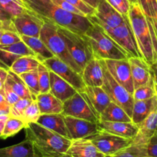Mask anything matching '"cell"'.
<instances>
[{
  "label": "cell",
  "instance_id": "obj_51",
  "mask_svg": "<svg viewBox=\"0 0 157 157\" xmlns=\"http://www.w3.org/2000/svg\"><path fill=\"white\" fill-rule=\"evenodd\" d=\"M0 108H10V106L8 104L6 99H5L2 89L0 90Z\"/></svg>",
  "mask_w": 157,
  "mask_h": 157
},
{
  "label": "cell",
  "instance_id": "obj_21",
  "mask_svg": "<svg viewBox=\"0 0 157 157\" xmlns=\"http://www.w3.org/2000/svg\"><path fill=\"white\" fill-rule=\"evenodd\" d=\"M84 92L86 94L90 105L99 118V115H101V112L111 102L108 95L106 93L102 87H98V86H86Z\"/></svg>",
  "mask_w": 157,
  "mask_h": 157
},
{
  "label": "cell",
  "instance_id": "obj_16",
  "mask_svg": "<svg viewBox=\"0 0 157 157\" xmlns=\"http://www.w3.org/2000/svg\"><path fill=\"white\" fill-rule=\"evenodd\" d=\"M35 55L22 41L10 46H0V67L9 70L15 60L22 56Z\"/></svg>",
  "mask_w": 157,
  "mask_h": 157
},
{
  "label": "cell",
  "instance_id": "obj_48",
  "mask_svg": "<svg viewBox=\"0 0 157 157\" xmlns=\"http://www.w3.org/2000/svg\"><path fill=\"white\" fill-rule=\"evenodd\" d=\"M8 71L9 70H6L3 68L0 67V90L2 89L5 83H6V78H7L8 75Z\"/></svg>",
  "mask_w": 157,
  "mask_h": 157
},
{
  "label": "cell",
  "instance_id": "obj_19",
  "mask_svg": "<svg viewBox=\"0 0 157 157\" xmlns=\"http://www.w3.org/2000/svg\"><path fill=\"white\" fill-rule=\"evenodd\" d=\"M69 157H105L88 139L71 140L67 152Z\"/></svg>",
  "mask_w": 157,
  "mask_h": 157
},
{
  "label": "cell",
  "instance_id": "obj_42",
  "mask_svg": "<svg viewBox=\"0 0 157 157\" xmlns=\"http://www.w3.org/2000/svg\"><path fill=\"white\" fill-rule=\"evenodd\" d=\"M66 2L70 3L73 6H75L77 9L80 11L84 16L90 17L94 15L95 9L90 7V6L84 3L82 0H65Z\"/></svg>",
  "mask_w": 157,
  "mask_h": 157
},
{
  "label": "cell",
  "instance_id": "obj_6",
  "mask_svg": "<svg viewBox=\"0 0 157 157\" xmlns=\"http://www.w3.org/2000/svg\"><path fill=\"white\" fill-rule=\"evenodd\" d=\"M57 27L58 33L64 40L69 54L82 73L87 63L94 58L90 43L84 35L75 33L61 26H57Z\"/></svg>",
  "mask_w": 157,
  "mask_h": 157
},
{
  "label": "cell",
  "instance_id": "obj_4",
  "mask_svg": "<svg viewBox=\"0 0 157 157\" xmlns=\"http://www.w3.org/2000/svg\"><path fill=\"white\" fill-rule=\"evenodd\" d=\"M92 26L84 34L92 49L94 57L98 59H127V52L117 44L101 26L90 20Z\"/></svg>",
  "mask_w": 157,
  "mask_h": 157
},
{
  "label": "cell",
  "instance_id": "obj_9",
  "mask_svg": "<svg viewBox=\"0 0 157 157\" xmlns=\"http://www.w3.org/2000/svg\"><path fill=\"white\" fill-rule=\"evenodd\" d=\"M96 146L100 152L106 156H111L119 151L130 146L133 139L123 138L104 131L100 130L87 137Z\"/></svg>",
  "mask_w": 157,
  "mask_h": 157
},
{
  "label": "cell",
  "instance_id": "obj_18",
  "mask_svg": "<svg viewBox=\"0 0 157 157\" xmlns=\"http://www.w3.org/2000/svg\"><path fill=\"white\" fill-rule=\"evenodd\" d=\"M98 125L100 130L128 139H133L139 132L138 126L134 124L133 122L124 123V122L99 121Z\"/></svg>",
  "mask_w": 157,
  "mask_h": 157
},
{
  "label": "cell",
  "instance_id": "obj_20",
  "mask_svg": "<svg viewBox=\"0 0 157 157\" xmlns=\"http://www.w3.org/2000/svg\"><path fill=\"white\" fill-rule=\"evenodd\" d=\"M81 76L86 86L101 87L104 81V72L100 59L95 57L91 58L83 69Z\"/></svg>",
  "mask_w": 157,
  "mask_h": 157
},
{
  "label": "cell",
  "instance_id": "obj_33",
  "mask_svg": "<svg viewBox=\"0 0 157 157\" xmlns=\"http://www.w3.org/2000/svg\"><path fill=\"white\" fill-rule=\"evenodd\" d=\"M146 18L151 22L157 34V0H137Z\"/></svg>",
  "mask_w": 157,
  "mask_h": 157
},
{
  "label": "cell",
  "instance_id": "obj_32",
  "mask_svg": "<svg viewBox=\"0 0 157 157\" xmlns=\"http://www.w3.org/2000/svg\"><path fill=\"white\" fill-rule=\"evenodd\" d=\"M147 155V143L133 139L131 144L110 157H145Z\"/></svg>",
  "mask_w": 157,
  "mask_h": 157
},
{
  "label": "cell",
  "instance_id": "obj_39",
  "mask_svg": "<svg viewBox=\"0 0 157 157\" xmlns=\"http://www.w3.org/2000/svg\"><path fill=\"white\" fill-rule=\"evenodd\" d=\"M38 83L40 93L50 92V70L42 63H40L38 67Z\"/></svg>",
  "mask_w": 157,
  "mask_h": 157
},
{
  "label": "cell",
  "instance_id": "obj_41",
  "mask_svg": "<svg viewBox=\"0 0 157 157\" xmlns=\"http://www.w3.org/2000/svg\"><path fill=\"white\" fill-rule=\"evenodd\" d=\"M21 41L20 35L14 31H4L0 38V46H10Z\"/></svg>",
  "mask_w": 157,
  "mask_h": 157
},
{
  "label": "cell",
  "instance_id": "obj_27",
  "mask_svg": "<svg viewBox=\"0 0 157 157\" xmlns=\"http://www.w3.org/2000/svg\"><path fill=\"white\" fill-rule=\"evenodd\" d=\"M138 127L139 132L133 139L147 143L149 139L157 132V109L138 125Z\"/></svg>",
  "mask_w": 157,
  "mask_h": 157
},
{
  "label": "cell",
  "instance_id": "obj_17",
  "mask_svg": "<svg viewBox=\"0 0 157 157\" xmlns=\"http://www.w3.org/2000/svg\"><path fill=\"white\" fill-rule=\"evenodd\" d=\"M134 90L147 84L153 78L150 66L140 57L128 58Z\"/></svg>",
  "mask_w": 157,
  "mask_h": 157
},
{
  "label": "cell",
  "instance_id": "obj_57",
  "mask_svg": "<svg viewBox=\"0 0 157 157\" xmlns=\"http://www.w3.org/2000/svg\"><path fill=\"white\" fill-rule=\"evenodd\" d=\"M105 157H110V156H105Z\"/></svg>",
  "mask_w": 157,
  "mask_h": 157
},
{
  "label": "cell",
  "instance_id": "obj_50",
  "mask_svg": "<svg viewBox=\"0 0 157 157\" xmlns=\"http://www.w3.org/2000/svg\"><path fill=\"white\" fill-rule=\"evenodd\" d=\"M0 30L14 31V32H15L13 26H12V21L9 22H2L0 21Z\"/></svg>",
  "mask_w": 157,
  "mask_h": 157
},
{
  "label": "cell",
  "instance_id": "obj_2",
  "mask_svg": "<svg viewBox=\"0 0 157 157\" xmlns=\"http://www.w3.org/2000/svg\"><path fill=\"white\" fill-rule=\"evenodd\" d=\"M129 22L142 58L151 66L157 59V34L137 3L130 4Z\"/></svg>",
  "mask_w": 157,
  "mask_h": 157
},
{
  "label": "cell",
  "instance_id": "obj_47",
  "mask_svg": "<svg viewBox=\"0 0 157 157\" xmlns=\"http://www.w3.org/2000/svg\"><path fill=\"white\" fill-rule=\"evenodd\" d=\"M12 15H9L7 12L2 9L1 6H0V21L2 22H9L12 21Z\"/></svg>",
  "mask_w": 157,
  "mask_h": 157
},
{
  "label": "cell",
  "instance_id": "obj_45",
  "mask_svg": "<svg viewBox=\"0 0 157 157\" xmlns=\"http://www.w3.org/2000/svg\"><path fill=\"white\" fill-rule=\"evenodd\" d=\"M147 155L148 157H157V132L148 139L147 143Z\"/></svg>",
  "mask_w": 157,
  "mask_h": 157
},
{
  "label": "cell",
  "instance_id": "obj_34",
  "mask_svg": "<svg viewBox=\"0 0 157 157\" xmlns=\"http://www.w3.org/2000/svg\"><path fill=\"white\" fill-rule=\"evenodd\" d=\"M26 126L25 123L20 118L9 116L5 123L1 139H6L9 137H12L18 133L20 130L25 129Z\"/></svg>",
  "mask_w": 157,
  "mask_h": 157
},
{
  "label": "cell",
  "instance_id": "obj_8",
  "mask_svg": "<svg viewBox=\"0 0 157 157\" xmlns=\"http://www.w3.org/2000/svg\"><path fill=\"white\" fill-rule=\"evenodd\" d=\"M102 28L106 33L127 52L129 58L130 57L142 58L135 37L133 35V31L130 27L127 15L126 16V22L124 25L115 28Z\"/></svg>",
  "mask_w": 157,
  "mask_h": 157
},
{
  "label": "cell",
  "instance_id": "obj_44",
  "mask_svg": "<svg viewBox=\"0 0 157 157\" xmlns=\"http://www.w3.org/2000/svg\"><path fill=\"white\" fill-rule=\"evenodd\" d=\"M2 92L6 102L10 106L15 104L17 101L20 99V97L16 93L14 92V91L11 89V87L8 85V83H5L4 86L2 88Z\"/></svg>",
  "mask_w": 157,
  "mask_h": 157
},
{
  "label": "cell",
  "instance_id": "obj_31",
  "mask_svg": "<svg viewBox=\"0 0 157 157\" xmlns=\"http://www.w3.org/2000/svg\"><path fill=\"white\" fill-rule=\"evenodd\" d=\"M6 83H8L11 89L16 93L20 99H36L32 96L31 92H29V89L26 85L25 84L24 81L20 78V76L17 74L14 73L12 71H8V75L6 78Z\"/></svg>",
  "mask_w": 157,
  "mask_h": 157
},
{
  "label": "cell",
  "instance_id": "obj_54",
  "mask_svg": "<svg viewBox=\"0 0 157 157\" xmlns=\"http://www.w3.org/2000/svg\"><path fill=\"white\" fill-rule=\"evenodd\" d=\"M10 108H0V116H9Z\"/></svg>",
  "mask_w": 157,
  "mask_h": 157
},
{
  "label": "cell",
  "instance_id": "obj_26",
  "mask_svg": "<svg viewBox=\"0 0 157 157\" xmlns=\"http://www.w3.org/2000/svg\"><path fill=\"white\" fill-rule=\"evenodd\" d=\"M41 115L43 114H61L63 111V102L57 99L50 92L39 93L36 96Z\"/></svg>",
  "mask_w": 157,
  "mask_h": 157
},
{
  "label": "cell",
  "instance_id": "obj_10",
  "mask_svg": "<svg viewBox=\"0 0 157 157\" xmlns=\"http://www.w3.org/2000/svg\"><path fill=\"white\" fill-rule=\"evenodd\" d=\"M41 63L44 65L49 70L53 72L70 84L77 92H84L86 85L83 81L81 74L74 70L62 60L53 56L44 60Z\"/></svg>",
  "mask_w": 157,
  "mask_h": 157
},
{
  "label": "cell",
  "instance_id": "obj_29",
  "mask_svg": "<svg viewBox=\"0 0 157 157\" xmlns=\"http://www.w3.org/2000/svg\"><path fill=\"white\" fill-rule=\"evenodd\" d=\"M99 121L130 123L132 119L124 109L116 103L110 102V104L99 115Z\"/></svg>",
  "mask_w": 157,
  "mask_h": 157
},
{
  "label": "cell",
  "instance_id": "obj_37",
  "mask_svg": "<svg viewBox=\"0 0 157 157\" xmlns=\"http://www.w3.org/2000/svg\"><path fill=\"white\" fill-rule=\"evenodd\" d=\"M156 95H157V93L153 77L147 84L135 89L133 93V97L134 101H140V100L148 99Z\"/></svg>",
  "mask_w": 157,
  "mask_h": 157
},
{
  "label": "cell",
  "instance_id": "obj_35",
  "mask_svg": "<svg viewBox=\"0 0 157 157\" xmlns=\"http://www.w3.org/2000/svg\"><path fill=\"white\" fill-rule=\"evenodd\" d=\"M19 76L24 81L25 84L26 85L32 96L36 99L37 95L40 93L38 69L32 71V72H26V73L21 74Z\"/></svg>",
  "mask_w": 157,
  "mask_h": 157
},
{
  "label": "cell",
  "instance_id": "obj_43",
  "mask_svg": "<svg viewBox=\"0 0 157 157\" xmlns=\"http://www.w3.org/2000/svg\"><path fill=\"white\" fill-rule=\"evenodd\" d=\"M106 1L121 15H127L130 7L129 0H106Z\"/></svg>",
  "mask_w": 157,
  "mask_h": 157
},
{
  "label": "cell",
  "instance_id": "obj_46",
  "mask_svg": "<svg viewBox=\"0 0 157 157\" xmlns=\"http://www.w3.org/2000/svg\"><path fill=\"white\" fill-rule=\"evenodd\" d=\"M54 3H55L56 6H58V7H60L61 9H62L63 10L67 11V12H71V13L76 14V15H82L84 16L81 12H80L78 9H77L75 6H73L72 5H71L70 3L66 2L65 0H52Z\"/></svg>",
  "mask_w": 157,
  "mask_h": 157
},
{
  "label": "cell",
  "instance_id": "obj_7",
  "mask_svg": "<svg viewBox=\"0 0 157 157\" xmlns=\"http://www.w3.org/2000/svg\"><path fill=\"white\" fill-rule=\"evenodd\" d=\"M100 61L104 72V81L101 87L108 95L111 102L116 103L122 109H124V110L131 118L133 103H134L133 95L130 94L125 88L120 85L112 77L109 71L107 70L104 60L100 59Z\"/></svg>",
  "mask_w": 157,
  "mask_h": 157
},
{
  "label": "cell",
  "instance_id": "obj_49",
  "mask_svg": "<svg viewBox=\"0 0 157 157\" xmlns=\"http://www.w3.org/2000/svg\"><path fill=\"white\" fill-rule=\"evenodd\" d=\"M150 68H151L152 75H153V80H154L155 86H156V90L157 93V59L150 66Z\"/></svg>",
  "mask_w": 157,
  "mask_h": 157
},
{
  "label": "cell",
  "instance_id": "obj_24",
  "mask_svg": "<svg viewBox=\"0 0 157 157\" xmlns=\"http://www.w3.org/2000/svg\"><path fill=\"white\" fill-rule=\"evenodd\" d=\"M37 123L49 130L69 139L68 132L64 123V117L61 113L43 114L40 115Z\"/></svg>",
  "mask_w": 157,
  "mask_h": 157
},
{
  "label": "cell",
  "instance_id": "obj_38",
  "mask_svg": "<svg viewBox=\"0 0 157 157\" xmlns=\"http://www.w3.org/2000/svg\"><path fill=\"white\" fill-rule=\"evenodd\" d=\"M40 115H41V112H40L39 108H38V103H37L36 99H34L26 107L20 119L27 126L29 123H37Z\"/></svg>",
  "mask_w": 157,
  "mask_h": 157
},
{
  "label": "cell",
  "instance_id": "obj_56",
  "mask_svg": "<svg viewBox=\"0 0 157 157\" xmlns=\"http://www.w3.org/2000/svg\"><path fill=\"white\" fill-rule=\"evenodd\" d=\"M5 30H0V38H1V36H2V33H3V32H4Z\"/></svg>",
  "mask_w": 157,
  "mask_h": 157
},
{
  "label": "cell",
  "instance_id": "obj_53",
  "mask_svg": "<svg viewBox=\"0 0 157 157\" xmlns=\"http://www.w3.org/2000/svg\"><path fill=\"white\" fill-rule=\"evenodd\" d=\"M9 116H6V115H4V116H0V139H1L2 133L3 128H4L5 123H6V119L9 118Z\"/></svg>",
  "mask_w": 157,
  "mask_h": 157
},
{
  "label": "cell",
  "instance_id": "obj_1",
  "mask_svg": "<svg viewBox=\"0 0 157 157\" xmlns=\"http://www.w3.org/2000/svg\"><path fill=\"white\" fill-rule=\"evenodd\" d=\"M29 10L46 18L57 26L69 29L75 33L84 35L92 26L87 17L63 10L52 0H21Z\"/></svg>",
  "mask_w": 157,
  "mask_h": 157
},
{
  "label": "cell",
  "instance_id": "obj_5",
  "mask_svg": "<svg viewBox=\"0 0 157 157\" xmlns=\"http://www.w3.org/2000/svg\"><path fill=\"white\" fill-rule=\"evenodd\" d=\"M43 19H44V24L40 32V39L44 43L48 49L53 54L54 56L62 60L74 70L81 75V70L71 58L64 40L58 33L57 25L48 19L46 18Z\"/></svg>",
  "mask_w": 157,
  "mask_h": 157
},
{
  "label": "cell",
  "instance_id": "obj_30",
  "mask_svg": "<svg viewBox=\"0 0 157 157\" xmlns=\"http://www.w3.org/2000/svg\"><path fill=\"white\" fill-rule=\"evenodd\" d=\"M41 62L35 56H22L14 62L9 70L20 75L21 74L37 70Z\"/></svg>",
  "mask_w": 157,
  "mask_h": 157
},
{
  "label": "cell",
  "instance_id": "obj_12",
  "mask_svg": "<svg viewBox=\"0 0 157 157\" xmlns=\"http://www.w3.org/2000/svg\"><path fill=\"white\" fill-rule=\"evenodd\" d=\"M12 23L15 31L20 36L25 35L39 38L40 32L44 24V19L28 9L20 15L12 17Z\"/></svg>",
  "mask_w": 157,
  "mask_h": 157
},
{
  "label": "cell",
  "instance_id": "obj_28",
  "mask_svg": "<svg viewBox=\"0 0 157 157\" xmlns=\"http://www.w3.org/2000/svg\"><path fill=\"white\" fill-rule=\"evenodd\" d=\"M21 40L35 53V57L42 62L44 60L54 56L44 43L36 37H29L25 35H21Z\"/></svg>",
  "mask_w": 157,
  "mask_h": 157
},
{
  "label": "cell",
  "instance_id": "obj_23",
  "mask_svg": "<svg viewBox=\"0 0 157 157\" xmlns=\"http://www.w3.org/2000/svg\"><path fill=\"white\" fill-rule=\"evenodd\" d=\"M0 157H40L30 140L0 149Z\"/></svg>",
  "mask_w": 157,
  "mask_h": 157
},
{
  "label": "cell",
  "instance_id": "obj_14",
  "mask_svg": "<svg viewBox=\"0 0 157 157\" xmlns=\"http://www.w3.org/2000/svg\"><path fill=\"white\" fill-rule=\"evenodd\" d=\"M104 60V59H103ZM107 70L120 85L125 88L130 94L134 92L130 63L127 59L104 60Z\"/></svg>",
  "mask_w": 157,
  "mask_h": 157
},
{
  "label": "cell",
  "instance_id": "obj_11",
  "mask_svg": "<svg viewBox=\"0 0 157 157\" xmlns=\"http://www.w3.org/2000/svg\"><path fill=\"white\" fill-rule=\"evenodd\" d=\"M63 115L85 119L92 123H98L99 119L85 99L79 92H76L73 96L63 103Z\"/></svg>",
  "mask_w": 157,
  "mask_h": 157
},
{
  "label": "cell",
  "instance_id": "obj_15",
  "mask_svg": "<svg viewBox=\"0 0 157 157\" xmlns=\"http://www.w3.org/2000/svg\"><path fill=\"white\" fill-rule=\"evenodd\" d=\"M64 117L71 140L87 138L100 131L98 123H92L71 116L64 115Z\"/></svg>",
  "mask_w": 157,
  "mask_h": 157
},
{
  "label": "cell",
  "instance_id": "obj_25",
  "mask_svg": "<svg viewBox=\"0 0 157 157\" xmlns=\"http://www.w3.org/2000/svg\"><path fill=\"white\" fill-rule=\"evenodd\" d=\"M157 109V95L145 100L134 101L131 119L134 124L139 125Z\"/></svg>",
  "mask_w": 157,
  "mask_h": 157
},
{
  "label": "cell",
  "instance_id": "obj_36",
  "mask_svg": "<svg viewBox=\"0 0 157 157\" xmlns=\"http://www.w3.org/2000/svg\"><path fill=\"white\" fill-rule=\"evenodd\" d=\"M0 6L12 17H16L28 10L21 0H0Z\"/></svg>",
  "mask_w": 157,
  "mask_h": 157
},
{
  "label": "cell",
  "instance_id": "obj_52",
  "mask_svg": "<svg viewBox=\"0 0 157 157\" xmlns=\"http://www.w3.org/2000/svg\"><path fill=\"white\" fill-rule=\"evenodd\" d=\"M82 1L87 5H88V6H90V7L94 8V9L98 7L100 2V0H82Z\"/></svg>",
  "mask_w": 157,
  "mask_h": 157
},
{
  "label": "cell",
  "instance_id": "obj_58",
  "mask_svg": "<svg viewBox=\"0 0 157 157\" xmlns=\"http://www.w3.org/2000/svg\"><path fill=\"white\" fill-rule=\"evenodd\" d=\"M145 157H148V156H145Z\"/></svg>",
  "mask_w": 157,
  "mask_h": 157
},
{
  "label": "cell",
  "instance_id": "obj_55",
  "mask_svg": "<svg viewBox=\"0 0 157 157\" xmlns=\"http://www.w3.org/2000/svg\"><path fill=\"white\" fill-rule=\"evenodd\" d=\"M130 4H133V3H137V0H129Z\"/></svg>",
  "mask_w": 157,
  "mask_h": 157
},
{
  "label": "cell",
  "instance_id": "obj_3",
  "mask_svg": "<svg viewBox=\"0 0 157 157\" xmlns=\"http://www.w3.org/2000/svg\"><path fill=\"white\" fill-rule=\"evenodd\" d=\"M25 130V139L32 142L40 157H69L67 152L71 139L37 123L28 124Z\"/></svg>",
  "mask_w": 157,
  "mask_h": 157
},
{
  "label": "cell",
  "instance_id": "obj_13",
  "mask_svg": "<svg viewBox=\"0 0 157 157\" xmlns=\"http://www.w3.org/2000/svg\"><path fill=\"white\" fill-rule=\"evenodd\" d=\"M126 16L115 10L106 0H100L94 15L87 18L101 27L115 28L125 23Z\"/></svg>",
  "mask_w": 157,
  "mask_h": 157
},
{
  "label": "cell",
  "instance_id": "obj_22",
  "mask_svg": "<svg viewBox=\"0 0 157 157\" xmlns=\"http://www.w3.org/2000/svg\"><path fill=\"white\" fill-rule=\"evenodd\" d=\"M50 92L64 103L78 92L63 78L50 71Z\"/></svg>",
  "mask_w": 157,
  "mask_h": 157
},
{
  "label": "cell",
  "instance_id": "obj_40",
  "mask_svg": "<svg viewBox=\"0 0 157 157\" xmlns=\"http://www.w3.org/2000/svg\"><path fill=\"white\" fill-rule=\"evenodd\" d=\"M31 99H20L15 104L10 106V113L9 116L15 117V118H21L23 112L28 106L32 103Z\"/></svg>",
  "mask_w": 157,
  "mask_h": 157
}]
</instances>
